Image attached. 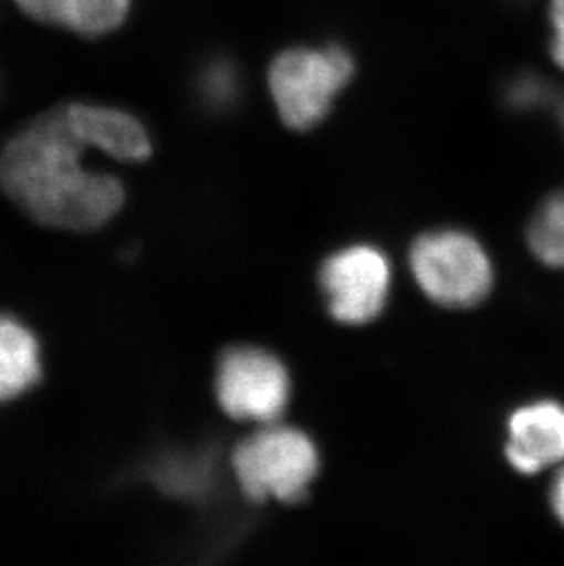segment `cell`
Masks as SVG:
<instances>
[{
	"label": "cell",
	"mask_w": 564,
	"mask_h": 566,
	"mask_svg": "<svg viewBox=\"0 0 564 566\" xmlns=\"http://www.w3.org/2000/svg\"><path fill=\"white\" fill-rule=\"evenodd\" d=\"M409 268L427 300L466 311L480 305L493 289L490 253L471 233L457 228L427 231L409 252Z\"/></svg>",
	"instance_id": "3"
},
{
	"label": "cell",
	"mask_w": 564,
	"mask_h": 566,
	"mask_svg": "<svg viewBox=\"0 0 564 566\" xmlns=\"http://www.w3.org/2000/svg\"><path fill=\"white\" fill-rule=\"evenodd\" d=\"M83 144L63 108L39 114L17 128L0 150V188L41 224L88 231L107 224L125 202V188L111 172L85 164Z\"/></svg>",
	"instance_id": "1"
},
{
	"label": "cell",
	"mask_w": 564,
	"mask_h": 566,
	"mask_svg": "<svg viewBox=\"0 0 564 566\" xmlns=\"http://www.w3.org/2000/svg\"><path fill=\"white\" fill-rule=\"evenodd\" d=\"M561 122H563V125H564V108H563V114H561Z\"/></svg>",
	"instance_id": "16"
},
{
	"label": "cell",
	"mask_w": 564,
	"mask_h": 566,
	"mask_svg": "<svg viewBox=\"0 0 564 566\" xmlns=\"http://www.w3.org/2000/svg\"><path fill=\"white\" fill-rule=\"evenodd\" d=\"M320 468V449L314 440L281 422L259 426V431L240 440L231 454L234 479L253 503H301Z\"/></svg>",
	"instance_id": "2"
},
{
	"label": "cell",
	"mask_w": 564,
	"mask_h": 566,
	"mask_svg": "<svg viewBox=\"0 0 564 566\" xmlns=\"http://www.w3.org/2000/svg\"><path fill=\"white\" fill-rule=\"evenodd\" d=\"M550 21L554 28L552 35V55L564 69V0H552L550 4Z\"/></svg>",
	"instance_id": "14"
},
{
	"label": "cell",
	"mask_w": 564,
	"mask_h": 566,
	"mask_svg": "<svg viewBox=\"0 0 564 566\" xmlns=\"http://www.w3.org/2000/svg\"><path fill=\"white\" fill-rule=\"evenodd\" d=\"M198 88L209 108L224 111L239 97V74L228 61H213L203 69Z\"/></svg>",
	"instance_id": "13"
},
{
	"label": "cell",
	"mask_w": 564,
	"mask_h": 566,
	"mask_svg": "<svg viewBox=\"0 0 564 566\" xmlns=\"http://www.w3.org/2000/svg\"><path fill=\"white\" fill-rule=\"evenodd\" d=\"M61 108L75 136L91 149L125 164H139L153 155L149 130L134 114L97 103H66Z\"/></svg>",
	"instance_id": "8"
},
{
	"label": "cell",
	"mask_w": 564,
	"mask_h": 566,
	"mask_svg": "<svg viewBox=\"0 0 564 566\" xmlns=\"http://www.w3.org/2000/svg\"><path fill=\"white\" fill-rule=\"evenodd\" d=\"M550 507L555 517L564 526V464L555 473L554 481L550 484L549 492Z\"/></svg>",
	"instance_id": "15"
},
{
	"label": "cell",
	"mask_w": 564,
	"mask_h": 566,
	"mask_svg": "<svg viewBox=\"0 0 564 566\" xmlns=\"http://www.w3.org/2000/svg\"><path fill=\"white\" fill-rule=\"evenodd\" d=\"M528 248L546 266L564 270V189L544 200L526 230Z\"/></svg>",
	"instance_id": "12"
},
{
	"label": "cell",
	"mask_w": 564,
	"mask_h": 566,
	"mask_svg": "<svg viewBox=\"0 0 564 566\" xmlns=\"http://www.w3.org/2000/svg\"><path fill=\"white\" fill-rule=\"evenodd\" d=\"M393 286V266L384 250L351 244L326 256L320 270L321 294L341 325L362 326L384 314Z\"/></svg>",
	"instance_id": "6"
},
{
	"label": "cell",
	"mask_w": 564,
	"mask_h": 566,
	"mask_svg": "<svg viewBox=\"0 0 564 566\" xmlns=\"http://www.w3.org/2000/svg\"><path fill=\"white\" fill-rule=\"evenodd\" d=\"M352 74L351 54L336 44L282 52L268 80L282 122L297 130L320 125Z\"/></svg>",
	"instance_id": "4"
},
{
	"label": "cell",
	"mask_w": 564,
	"mask_h": 566,
	"mask_svg": "<svg viewBox=\"0 0 564 566\" xmlns=\"http://www.w3.org/2000/svg\"><path fill=\"white\" fill-rule=\"evenodd\" d=\"M150 476L161 492L181 499H197L211 484V464L200 454H164L150 465Z\"/></svg>",
	"instance_id": "11"
},
{
	"label": "cell",
	"mask_w": 564,
	"mask_h": 566,
	"mask_svg": "<svg viewBox=\"0 0 564 566\" xmlns=\"http://www.w3.org/2000/svg\"><path fill=\"white\" fill-rule=\"evenodd\" d=\"M215 396L229 418L267 426L279 422L286 412L292 378L282 359L268 348L237 345L220 356L215 370Z\"/></svg>",
	"instance_id": "5"
},
{
	"label": "cell",
	"mask_w": 564,
	"mask_h": 566,
	"mask_svg": "<svg viewBox=\"0 0 564 566\" xmlns=\"http://www.w3.org/2000/svg\"><path fill=\"white\" fill-rule=\"evenodd\" d=\"M41 376L38 337L13 315L0 314V403L33 389Z\"/></svg>",
	"instance_id": "10"
},
{
	"label": "cell",
	"mask_w": 564,
	"mask_h": 566,
	"mask_svg": "<svg viewBox=\"0 0 564 566\" xmlns=\"http://www.w3.org/2000/svg\"><path fill=\"white\" fill-rule=\"evenodd\" d=\"M506 459L522 475H537L564 464V406L535 400L508 418Z\"/></svg>",
	"instance_id": "7"
},
{
	"label": "cell",
	"mask_w": 564,
	"mask_h": 566,
	"mask_svg": "<svg viewBox=\"0 0 564 566\" xmlns=\"http://www.w3.org/2000/svg\"><path fill=\"white\" fill-rule=\"evenodd\" d=\"M33 21L61 28L81 38L100 39L116 32L130 13V0H13Z\"/></svg>",
	"instance_id": "9"
}]
</instances>
